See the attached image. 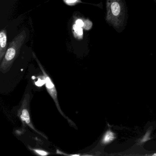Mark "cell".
<instances>
[{"mask_svg": "<svg viewBox=\"0 0 156 156\" xmlns=\"http://www.w3.org/2000/svg\"><path fill=\"white\" fill-rule=\"evenodd\" d=\"M73 33L76 39L81 40L83 37V31L82 27L78 26L76 24L73 26Z\"/></svg>", "mask_w": 156, "mask_h": 156, "instance_id": "8992f818", "label": "cell"}, {"mask_svg": "<svg viewBox=\"0 0 156 156\" xmlns=\"http://www.w3.org/2000/svg\"><path fill=\"white\" fill-rule=\"evenodd\" d=\"M152 156H156V153H155V154H153V155H152Z\"/></svg>", "mask_w": 156, "mask_h": 156, "instance_id": "8fae6325", "label": "cell"}, {"mask_svg": "<svg viewBox=\"0 0 156 156\" xmlns=\"http://www.w3.org/2000/svg\"><path fill=\"white\" fill-rule=\"evenodd\" d=\"M66 3L69 5H74L77 3L81 2L80 0H63Z\"/></svg>", "mask_w": 156, "mask_h": 156, "instance_id": "9c48e42d", "label": "cell"}, {"mask_svg": "<svg viewBox=\"0 0 156 156\" xmlns=\"http://www.w3.org/2000/svg\"><path fill=\"white\" fill-rule=\"evenodd\" d=\"M76 24L81 27H83L84 25L83 22L81 20H77L76 21Z\"/></svg>", "mask_w": 156, "mask_h": 156, "instance_id": "30bf717a", "label": "cell"}, {"mask_svg": "<svg viewBox=\"0 0 156 156\" xmlns=\"http://www.w3.org/2000/svg\"><path fill=\"white\" fill-rule=\"evenodd\" d=\"M153 1H154V2H155L156 4V0H153Z\"/></svg>", "mask_w": 156, "mask_h": 156, "instance_id": "7c38bea8", "label": "cell"}, {"mask_svg": "<svg viewBox=\"0 0 156 156\" xmlns=\"http://www.w3.org/2000/svg\"><path fill=\"white\" fill-rule=\"evenodd\" d=\"M30 149L32 151H34V153H36L37 155H40V156H47V155L50 154V153L49 152H47V151L39 149L31 148L30 147Z\"/></svg>", "mask_w": 156, "mask_h": 156, "instance_id": "ba28073f", "label": "cell"}, {"mask_svg": "<svg viewBox=\"0 0 156 156\" xmlns=\"http://www.w3.org/2000/svg\"><path fill=\"white\" fill-rule=\"evenodd\" d=\"M105 20L118 33L123 32L127 24L128 10L125 0H106Z\"/></svg>", "mask_w": 156, "mask_h": 156, "instance_id": "6da1fadb", "label": "cell"}, {"mask_svg": "<svg viewBox=\"0 0 156 156\" xmlns=\"http://www.w3.org/2000/svg\"><path fill=\"white\" fill-rule=\"evenodd\" d=\"M30 96L29 93L26 94L23 98L22 103L18 111V115L20 119L23 122L25 123L27 126H29L34 131L47 139V136L41 131L37 130L33 124L31 120L30 115Z\"/></svg>", "mask_w": 156, "mask_h": 156, "instance_id": "277c9868", "label": "cell"}, {"mask_svg": "<svg viewBox=\"0 0 156 156\" xmlns=\"http://www.w3.org/2000/svg\"><path fill=\"white\" fill-rule=\"evenodd\" d=\"M7 50V34L5 29L0 32V62H1Z\"/></svg>", "mask_w": 156, "mask_h": 156, "instance_id": "5b68a950", "label": "cell"}, {"mask_svg": "<svg viewBox=\"0 0 156 156\" xmlns=\"http://www.w3.org/2000/svg\"><path fill=\"white\" fill-rule=\"evenodd\" d=\"M26 38V32L23 30L10 43L9 47L1 63L0 70L2 73H6L10 70L13 62L19 55L21 48Z\"/></svg>", "mask_w": 156, "mask_h": 156, "instance_id": "7a4b0ae2", "label": "cell"}, {"mask_svg": "<svg viewBox=\"0 0 156 156\" xmlns=\"http://www.w3.org/2000/svg\"><path fill=\"white\" fill-rule=\"evenodd\" d=\"M33 56L34 58V59H35V61H36L37 63H38V65H39V67H40V69H41V71L43 75L44 78V82H45V87H46V89H47L49 94L50 95V96L51 97L52 99H53L55 103V105H56V107H57L59 113L61 114V115H62L65 119H66V120H67L68 123L70 124L71 126L76 128V126L75 123H74L70 119H69L68 117L66 116L64 114L63 111H62V109H61V107H60V105H59V101H58V97H57V91H56L55 86L54 83H53L51 79L50 76H49V75L45 72L44 68L43 66L42 65L41 63L40 62V61L38 60L36 55L35 54V53H34V52H33Z\"/></svg>", "mask_w": 156, "mask_h": 156, "instance_id": "3957f363", "label": "cell"}, {"mask_svg": "<svg viewBox=\"0 0 156 156\" xmlns=\"http://www.w3.org/2000/svg\"><path fill=\"white\" fill-rule=\"evenodd\" d=\"M115 136L114 133L111 131H108L104 136L102 142L103 144H107L113 140Z\"/></svg>", "mask_w": 156, "mask_h": 156, "instance_id": "52a82bcc", "label": "cell"}]
</instances>
